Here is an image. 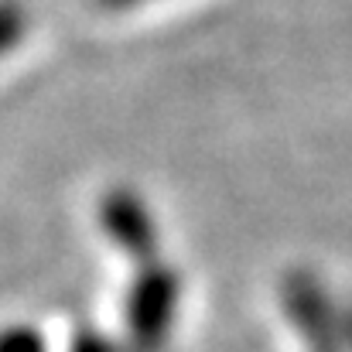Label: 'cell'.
<instances>
[{"mask_svg": "<svg viewBox=\"0 0 352 352\" xmlns=\"http://www.w3.org/2000/svg\"><path fill=\"white\" fill-rule=\"evenodd\" d=\"M284 305H287V315L298 322V332L308 352H346V329L336 322V311L325 291L308 274L287 277Z\"/></svg>", "mask_w": 352, "mask_h": 352, "instance_id": "cell-1", "label": "cell"}, {"mask_svg": "<svg viewBox=\"0 0 352 352\" xmlns=\"http://www.w3.org/2000/svg\"><path fill=\"white\" fill-rule=\"evenodd\" d=\"M175 308H178V277H175L168 267L147 270V274L133 284L130 305H126L133 339H140V342H157V339L171 329Z\"/></svg>", "mask_w": 352, "mask_h": 352, "instance_id": "cell-2", "label": "cell"}, {"mask_svg": "<svg viewBox=\"0 0 352 352\" xmlns=\"http://www.w3.org/2000/svg\"><path fill=\"white\" fill-rule=\"evenodd\" d=\"M107 230L117 239V246L130 250L133 256H147V253L154 250L151 239H157L151 219H147V212H144V206H140L133 195L110 199V206H107Z\"/></svg>", "mask_w": 352, "mask_h": 352, "instance_id": "cell-3", "label": "cell"}, {"mask_svg": "<svg viewBox=\"0 0 352 352\" xmlns=\"http://www.w3.org/2000/svg\"><path fill=\"white\" fill-rule=\"evenodd\" d=\"M24 34V14L21 7L0 0V55H7V48H14Z\"/></svg>", "mask_w": 352, "mask_h": 352, "instance_id": "cell-4", "label": "cell"}, {"mask_svg": "<svg viewBox=\"0 0 352 352\" xmlns=\"http://www.w3.org/2000/svg\"><path fill=\"white\" fill-rule=\"evenodd\" d=\"M107 3H113V7H126V3H137V0H107Z\"/></svg>", "mask_w": 352, "mask_h": 352, "instance_id": "cell-5", "label": "cell"}, {"mask_svg": "<svg viewBox=\"0 0 352 352\" xmlns=\"http://www.w3.org/2000/svg\"><path fill=\"white\" fill-rule=\"evenodd\" d=\"M346 339L352 342V318H349V325H346Z\"/></svg>", "mask_w": 352, "mask_h": 352, "instance_id": "cell-6", "label": "cell"}]
</instances>
